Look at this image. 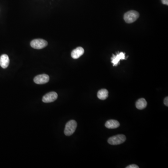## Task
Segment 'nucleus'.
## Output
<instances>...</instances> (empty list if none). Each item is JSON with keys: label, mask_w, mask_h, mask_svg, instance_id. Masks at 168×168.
<instances>
[{"label": "nucleus", "mask_w": 168, "mask_h": 168, "mask_svg": "<svg viewBox=\"0 0 168 168\" xmlns=\"http://www.w3.org/2000/svg\"><path fill=\"white\" fill-rule=\"evenodd\" d=\"M77 127V123L74 120H71L69 121L66 124V127H65L64 133L67 136H70L72 135L76 129Z\"/></svg>", "instance_id": "obj_1"}, {"label": "nucleus", "mask_w": 168, "mask_h": 168, "mask_svg": "<svg viewBox=\"0 0 168 168\" xmlns=\"http://www.w3.org/2000/svg\"><path fill=\"white\" fill-rule=\"evenodd\" d=\"M139 17V14L138 12L134 10H131L124 14V19L127 23L131 24L135 22Z\"/></svg>", "instance_id": "obj_2"}, {"label": "nucleus", "mask_w": 168, "mask_h": 168, "mask_svg": "<svg viewBox=\"0 0 168 168\" xmlns=\"http://www.w3.org/2000/svg\"><path fill=\"white\" fill-rule=\"evenodd\" d=\"M126 140V137L123 134H118L112 136L108 139V143L113 145H117L124 143Z\"/></svg>", "instance_id": "obj_3"}, {"label": "nucleus", "mask_w": 168, "mask_h": 168, "mask_svg": "<svg viewBox=\"0 0 168 168\" xmlns=\"http://www.w3.org/2000/svg\"><path fill=\"white\" fill-rule=\"evenodd\" d=\"M47 45V42L42 39H34L30 43L31 46L35 49H42L46 47Z\"/></svg>", "instance_id": "obj_4"}, {"label": "nucleus", "mask_w": 168, "mask_h": 168, "mask_svg": "<svg viewBox=\"0 0 168 168\" xmlns=\"http://www.w3.org/2000/svg\"><path fill=\"white\" fill-rule=\"evenodd\" d=\"M50 78L48 75L41 74L36 76L34 79V81L36 84H44L49 81Z\"/></svg>", "instance_id": "obj_5"}, {"label": "nucleus", "mask_w": 168, "mask_h": 168, "mask_svg": "<svg viewBox=\"0 0 168 168\" xmlns=\"http://www.w3.org/2000/svg\"><path fill=\"white\" fill-rule=\"evenodd\" d=\"M57 97L58 95L56 92H50L44 95L42 99V100L45 103H51L56 100Z\"/></svg>", "instance_id": "obj_6"}, {"label": "nucleus", "mask_w": 168, "mask_h": 168, "mask_svg": "<svg viewBox=\"0 0 168 168\" xmlns=\"http://www.w3.org/2000/svg\"><path fill=\"white\" fill-rule=\"evenodd\" d=\"M125 54L124 53L120 52L117 54V55H113L111 58V62L113 64V66H117L119 63L120 60L125 59Z\"/></svg>", "instance_id": "obj_7"}, {"label": "nucleus", "mask_w": 168, "mask_h": 168, "mask_svg": "<svg viewBox=\"0 0 168 168\" xmlns=\"http://www.w3.org/2000/svg\"><path fill=\"white\" fill-rule=\"evenodd\" d=\"M84 50L81 47H79L72 51L71 56L73 59H78L84 54Z\"/></svg>", "instance_id": "obj_8"}, {"label": "nucleus", "mask_w": 168, "mask_h": 168, "mask_svg": "<svg viewBox=\"0 0 168 168\" xmlns=\"http://www.w3.org/2000/svg\"><path fill=\"white\" fill-rule=\"evenodd\" d=\"M9 64V59L8 56L6 54H3L0 57V66L3 68H7Z\"/></svg>", "instance_id": "obj_9"}, {"label": "nucleus", "mask_w": 168, "mask_h": 168, "mask_svg": "<svg viewBox=\"0 0 168 168\" xmlns=\"http://www.w3.org/2000/svg\"><path fill=\"white\" fill-rule=\"evenodd\" d=\"M105 126L106 128L109 129H115L120 126V123L117 120H110L106 122Z\"/></svg>", "instance_id": "obj_10"}, {"label": "nucleus", "mask_w": 168, "mask_h": 168, "mask_svg": "<svg viewBox=\"0 0 168 168\" xmlns=\"http://www.w3.org/2000/svg\"><path fill=\"white\" fill-rule=\"evenodd\" d=\"M136 108L139 110H142L144 109L147 106V102L146 100L144 98H141L138 100L136 102Z\"/></svg>", "instance_id": "obj_11"}, {"label": "nucleus", "mask_w": 168, "mask_h": 168, "mask_svg": "<svg viewBox=\"0 0 168 168\" xmlns=\"http://www.w3.org/2000/svg\"><path fill=\"white\" fill-rule=\"evenodd\" d=\"M97 96L101 100L106 99L108 96V92L106 89H102L99 90L98 92Z\"/></svg>", "instance_id": "obj_12"}, {"label": "nucleus", "mask_w": 168, "mask_h": 168, "mask_svg": "<svg viewBox=\"0 0 168 168\" xmlns=\"http://www.w3.org/2000/svg\"><path fill=\"white\" fill-rule=\"evenodd\" d=\"M126 168H139V167L136 165H131L126 167Z\"/></svg>", "instance_id": "obj_13"}, {"label": "nucleus", "mask_w": 168, "mask_h": 168, "mask_svg": "<svg viewBox=\"0 0 168 168\" xmlns=\"http://www.w3.org/2000/svg\"><path fill=\"white\" fill-rule=\"evenodd\" d=\"M164 104L166 106H168V97H166L165 98L164 100Z\"/></svg>", "instance_id": "obj_14"}, {"label": "nucleus", "mask_w": 168, "mask_h": 168, "mask_svg": "<svg viewBox=\"0 0 168 168\" xmlns=\"http://www.w3.org/2000/svg\"><path fill=\"white\" fill-rule=\"evenodd\" d=\"M162 3H163L164 4L168 5V0H162Z\"/></svg>", "instance_id": "obj_15"}]
</instances>
